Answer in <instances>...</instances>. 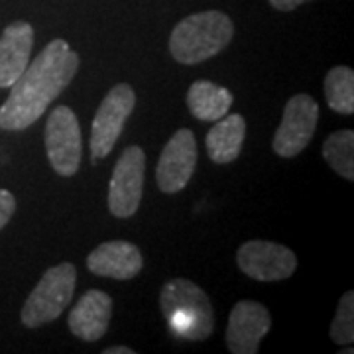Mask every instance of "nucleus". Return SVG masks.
Instances as JSON below:
<instances>
[{
	"label": "nucleus",
	"instance_id": "nucleus-17",
	"mask_svg": "<svg viewBox=\"0 0 354 354\" xmlns=\"http://www.w3.org/2000/svg\"><path fill=\"white\" fill-rule=\"evenodd\" d=\"M325 99L330 111L339 114L354 113V71L346 65L333 67L325 77Z\"/></svg>",
	"mask_w": 354,
	"mask_h": 354
},
{
	"label": "nucleus",
	"instance_id": "nucleus-7",
	"mask_svg": "<svg viewBox=\"0 0 354 354\" xmlns=\"http://www.w3.org/2000/svg\"><path fill=\"white\" fill-rule=\"evenodd\" d=\"M319 104L307 93L293 95L281 116V124L274 134L272 148L279 158H295L315 136Z\"/></svg>",
	"mask_w": 354,
	"mask_h": 354
},
{
	"label": "nucleus",
	"instance_id": "nucleus-11",
	"mask_svg": "<svg viewBox=\"0 0 354 354\" xmlns=\"http://www.w3.org/2000/svg\"><path fill=\"white\" fill-rule=\"evenodd\" d=\"M270 327L272 317L264 305L252 299L239 301L228 315V351L232 354H256Z\"/></svg>",
	"mask_w": 354,
	"mask_h": 354
},
{
	"label": "nucleus",
	"instance_id": "nucleus-20",
	"mask_svg": "<svg viewBox=\"0 0 354 354\" xmlns=\"http://www.w3.org/2000/svg\"><path fill=\"white\" fill-rule=\"evenodd\" d=\"M16 211V199L10 191L0 189V230L8 225V221L12 218Z\"/></svg>",
	"mask_w": 354,
	"mask_h": 354
},
{
	"label": "nucleus",
	"instance_id": "nucleus-3",
	"mask_svg": "<svg viewBox=\"0 0 354 354\" xmlns=\"http://www.w3.org/2000/svg\"><path fill=\"white\" fill-rule=\"evenodd\" d=\"M160 305L169 329L185 341H205L215 330V313L207 293L189 279H169Z\"/></svg>",
	"mask_w": 354,
	"mask_h": 354
},
{
	"label": "nucleus",
	"instance_id": "nucleus-14",
	"mask_svg": "<svg viewBox=\"0 0 354 354\" xmlns=\"http://www.w3.org/2000/svg\"><path fill=\"white\" fill-rule=\"evenodd\" d=\"M34 48V28L28 22H12L0 36V88H10L26 71Z\"/></svg>",
	"mask_w": 354,
	"mask_h": 354
},
{
	"label": "nucleus",
	"instance_id": "nucleus-1",
	"mask_svg": "<svg viewBox=\"0 0 354 354\" xmlns=\"http://www.w3.org/2000/svg\"><path fill=\"white\" fill-rule=\"evenodd\" d=\"M79 71V55L65 39H53L10 87L0 106L2 130H24L48 111Z\"/></svg>",
	"mask_w": 354,
	"mask_h": 354
},
{
	"label": "nucleus",
	"instance_id": "nucleus-6",
	"mask_svg": "<svg viewBox=\"0 0 354 354\" xmlns=\"http://www.w3.org/2000/svg\"><path fill=\"white\" fill-rule=\"evenodd\" d=\"M46 152L57 176L71 177L81 165V128L69 106L51 111L46 124Z\"/></svg>",
	"mask_w": 354,
	"mask_h": 354
},
{
	"label": "nucleus",
	"instance_id": "nucleus-15",
	"mask_svg": "<svg viewBox=\"0 0 354 354\" xmlns=\"http://www.w3.org/2000/svg\"><path fill=\"white\" fill-rule=\"evenodd\" d=\"M244 138L246 120L241 114L223 116L207 134V153L215 164H230L241 156Z\"/></svg>",
	"mask_w": 354,
	"mask_h": 354
},
{
	"label": "nucleus",
	"instance_id": "nucleus-21",
	"mask_svg": "<svg viewBox=\"0 0 354 354\" xmlns=\"http://www.w3.org/2000/svg\"><path fill=\"white\" fill-rule=\"evenodd\" d=\"M305 2H309V0H270V4L279 12H291Z\"/></svg>",
	"mask_w": 354,
	"mask_h": 354
},
{
	"label": "nucleus",
	"instance_id": "nucleus-4",
	"mask_svg": "<svg viewBox=\"0 0 354 354\" xmlns=\"http://www.w3.org/2000/svg\"><path fill=\"white\" fill-rule=\"evenodd\" d=\"M77 283V268L71 262L48 268L38 286L28 295L22 307V323L28 329H38L55 321L73 299Z\"/></svg>",
	"mask_w": 354,
	"mask_h": 354
},
{
	"label": "nucleus",
	"instance_id": "nucleus-5",
	"mask_svg": "<svg viewBox=\"0 0 354 354\" xmlns=\"http://www.w3.org/2000/svg\"><path fill=\"white\" fill-rule=\"evenodd\" d=\"M136 106V93L128 83L114 85L109 95L102 99L99 111L95 114L91 127V158L102 160L114 148L116 140L120 138L122 128L127 124L128 116Z\"/></svg>",
	"mask_w": 354,
	"mask_h": 354
},
{
	"label": "nucleus",
	"instance_id": "nucleus-2",
	"mask_svg": "<svg viewBox=\"0 0 354 354\" xmlns=\"http://www.w3.org/2000/svg\"><path fill=\"white\" fill-rule=\"evenodd\" d=\"M234 24L221 10H205L183 18L169 36V53L179 64H203L227 48Z\"/></svg>",
	"mask_w": 354,
	"mask_h": 354
},
{
	"label": "nucleus",
	"instance_id": "nucleus-22",
	"mask_svg": "<svg viewBox=\"0 0 354 354\" xmlns=\"http://www.w3.org/2000/svg\"><path fill=\"white\" fill-rule=\"evenodd\" d=\"M136 351L134 348H130V346H122V344H118V346H111V348H104L102 354H134Z\"/></svg>",
	"mask_w": 354,
	"mask_h": 354
},
{
	"label": "nucleus",
	"instance_id": "nucleus-9",
	"mask_svg": "<svg viewBox=\"0 0 354 354\" xmlns=\"http://www.w3.org/2000/svg\"><path fill=\"white\" fill-rule=\"evenodd\" d=\"M242 274L256 281H281L293 276L297 258L288 246L268 241H248L236 252Z\"/></svg>",
	"mask_w": 354,
	"mask_h": 354
},
{
	"label": "nucleus",
	"instance_id": "nucleus-8",
	"mask_svg": "<svg viewBox=\"0 0 354 354\" xmlns=\"http://www.w3.org/2000/svg\"><path fill=\"white\" fill-rule=\"evenodd\" d=\"M146 153L140 146H128L114 165L109 183V211L116 218H130L138 211L144 191Z\"/></svg>",
	"mask_w": 354,
	"mask_h": 354
},
{
	"label": "nucleus",
	"instance_id": "nucleus-19",
	"mask_svg": "<svg viewBox=\"0 0 354 354\" xmlns=\"http://www.w3.org/2000/svg\"><path fill=\"white\" fill-rule=\"evenodd\" d=\"M330 339L337 344H351L354 341V293L346 291L339 301L337 315L330 325Z\"/></svg>",
	"mask_w": 354,
	"mask_h": 354
},
{
	"label": "nucleus",
	"instance_id": "nucleus-16",
	"mask_svg": "<svg viewBox=\"0 0 354 354\" xmlns=\"http://www.w3.org/2000/svg\"><path fill=\"white\" fill-rule=\"evenodd\" d=\"M232 93L225 87H218L211 81H195L187 91L189 113L203 122H216L227 116L232 106Z\"/></svg>",
	"mask_w": 354,
	"mask_h": 354
},
{
	"label": "nucleus",
	"instance_id": "nucleus-10",
	"mask_svg": "<svg viewBox=\"0 0 354 354\" xmlns=\"http://www.w3.org/2000/svg\"><path fill=\"white\" fill-rule=\"evenodd\" d=\"M197 165V142L189 128H179L162 150L156 167L158 187L174 195L187 187Z\"/></svg>",
	"mask_w": 354,
	"mask_h": 354
},
{
	"label": "nucleus",
	"instance_id": "nucleus-13",
	"mask_svg": "<svg viewBox=\"0 0 354 354\" xmlns=\"http://www.w3.org/2000/svg\"><path fill=\"white\" fill-rule=\"evenodd\" d=\"M113 299L101 290H88L69 313V329L81 341L97 342L111 325Z\"/></svg>",
	"mask_w": 354,
	"mask_h": 354
},
{
	"label": "nucleus",
	"instance_id": "nucleus-18",
	"mask_svg": "<svg viewBox=\"0 0 354 354\" xmlns=\"http://www.w3.org/2000/svg\"><path fill=\"white\" fill-rule=\"evenodd\" d=\"M325 162L346 181L354 179V132L337 130L323 142Z\"/></svg>",
	"mask_w": 354,
	"mask_h": 354
},
{
	"label": "nucleus",
	"instance_id": "nucleus-12",
	"mask_svg": "<svg viewBox=\"0 0 354 354\" xmlns=\"http://www.w3.org/2000/svg\"><path fill=\"white\" fill-rule=\"evenodd\" d=\"M142 266L144 258L140 248L128 241L102 242L87 256V268L91 274L120 281L136 278L142 272Z\"/></svg>",
	"mask_w": 354,
	"mask_h": 354
}]
</instances>
